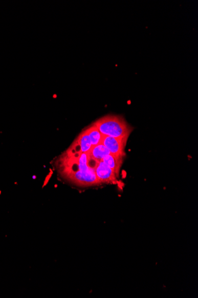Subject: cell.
I'll use <instances>...</instances> for the list:
<instances>
[{"label":"cell","instance_id":"obj_8","mask_svg":"<svg viewBox=\"0 0 198 298\" xmlns=\"http://www.w3.org/2000/svg\"><path fill=\"white\" fill-rule=\"evenodd\" d=\"M91 140L92 147L102 144L103 135L95 125H92L85 129Z\"/></svg>","mask_w":198,"mask_h":298},{"label":"cell","instance_id":"obj_3","mask_svg":"<svg viewBox=\"0 0 198 298\" xmlns=\"http://www.w3.org/2000/svg\"><path fill=\"white\" fill-rule=\"evenodd\" d=\"M126 140L103 136L102 144L105 146L111 154L117 157L124 158Z\"/></svg>","mask_w":198,"mask_h":298},{"label":"cell","instance_id":"obj_5","mask_svg":"<svg viewBox=\"0 0 198 298\" xmlns=\"http://www.w3.org/2000/svg\"><path fill=\"white\" fill-rule=\"evenodd\" d=\"M92 145L91 140L87 135L85 130L80 133V135L78 136L76 141L71 146L68 150L74 152H81V153H85L91 150Z\"/></svg>","mask_w":198,"mask_h":298},{"label":"cell","instance_id":"obj_1","mask_svg":"<svg viewBox=\"0 0 198 298\" xmlns=\"http://www.w3.org/2000/svg\"><path fill=\"white\" fill-rule=\"evenodd\" d=\"M60 165L61 174L66 180L80 186L100 184L95 173L98 162L93 160L89 152L81 153L67 151Z\"/></svg>","mask_w":198,"mask_h":298},{"label":"cell","instance_id":"obj_6","mask_svg":"<svg viewBox=\"0 0 198 298\" xmlns=\"http://www.w3.org/2000/svg\"><path fill=\"white\" fill-rule=\"evenodd\" d=\"M123 158L117 157L111 154L104 156L102 161L106 164L119 176V170L123 162Z\"/></svg>","mask_w":198,"mask_h":298},{"label":"cell","instance_id":"obj_2","mask_svg":"<svg viewBox=\"0 0 198 298\" xmlns=\"http://www.w3.org/2000/svg\"><path fill=\"white\" fill-rule=\"evenodd\" d=\"M95 125L103 136L128 140L133 128L121 115H108L98 119Z\"/></svg>","mask_w":198,"mask_h":298},{"label":"cell","instance_id":"obj_4","mask_svg":"<svg viewBox=\"0 0 198 298\" xmlns=\"http://www.w3.org/2000/svg\"><path fill=\"white\" fill-rule=\"evenodd\" d=\"M95 173L100 184L115 183L118 177V175L103 161L97 164Z\"/></svg>","mask_w":198,"mask_h":298},{"label":"cell","instance_id":"obj_7","mask_svg":"<svg viewBox=\"0 0 198 298\" xmlns=\"http://www.w3.org/2000/svg\"><path fill=\"white\" fill-rule=\"evenodd\" d=\"M89 152L91 157L98 162L102 161L104 156L111 154L107 148L102 144L92 147Z\"/></svg>","mask_w":198,"mask_h":298}]
</instances>
